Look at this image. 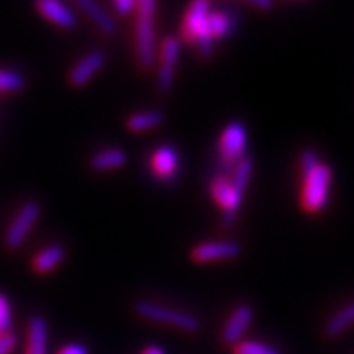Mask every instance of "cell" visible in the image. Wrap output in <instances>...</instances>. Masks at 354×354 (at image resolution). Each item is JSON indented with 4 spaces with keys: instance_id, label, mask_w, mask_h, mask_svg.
<instances>
[{
    "instance_id": "6da1fadb",
    "label": "cell",
    "mask_w": 354,
    "mask_h": 354,
    "mask_svg": "<svg viewBox=\"0 0 354 354\" xmlns=\"http://www.w3.org/2000/svg\"><path fill=\"white\" fill-rule=\"evenodd\" d=\"M156 0H140L136 4V55L143 69L154 67L156 56Z\"/></svg>"
},
{
    "instance_id": "7a4b0ae2",
    "label": "cell",
    "mask_w": 354,
    "mask_h": 354,
    "mask_svg": "<svg viewBox=\"0 0 354 354\" xmlns=\"http://www.w3.org/2000/svg\"><path fill=\"white\" fill-rule=\"evenodd\" d=\"M208 15L210 4L206 0H196L188 6L181 26L183 38L188 44H194L203 56H210L214 53V40L208 33Z\"/></svg>"
},
{
    "instance_id": "3957f363",
    "label": "cell",
    "mask_w": 354,
    "mask_h": 354,
    "mask_svg": "<svg viewBox=\"0 0 354 354\" xmlns=\"http://www.w3.org/2000/svg\"><path fill=\"white\" fill-rule=\"evenodd\" d=\"M331 168L324 163H318L309 172L304 174L302 208L308 214H318L326 208L329 188H331Z\"/></svg>"
},
{
    "instance_id": "277c9868",
    "label": "cell",
    "mask_w": 354,
    "mask_h": 354,
    "mask_svg": "<svg viewBox=\"0 0 354 354\" xmlns=\"http://www.w3.org/2000/svg\"><path fill=\"white\" fill-rule=\"evenodd\" d=\"M136 311L147 320L158 322V324H163V326L177 327V329H183V331L188 333H196L201 327L199 320L190 313L165 308V306H159V304L154 302H145L143 300V302L136 306Z\"/></svg>"
},
{
    "instance_id": "5b68a950",
    "label": "cell",
    "mask_w": 354,
    "mask_h": 354,
    "mask_svg": "<svg viewBox=\"0 0 354 354\" xmlns=\"http://www.w3.org/2000/svg\"><path fill=\"white\" fill-rule=\"evenodd\" d=\"M38 217H40V205L35 203V201H28V203L17 212L15 219L11 221V224L8 226V230H6V246L10 248V250H17V248L26 241L29 232L33 230Z\"/></svg>"
},
{
    "instance_id": "8992f818",
    "label": "cell",
    "mask_w": 354,
    "mask_h": 354,
    "mask_svg": "<svg viewBox=\"0 0 354 354\" xmlns=\"http://www.w3.org/2000/svg\"><path fill=\"white\" fill-rule=\"evenodd\" d=\"M248 145L246 127L243 123L233 122L224 127L219 140V158L223 165H233L244 158Z\"/></svg>"
},
{
    "instance_id": "52a82bcc",
    "label": "cell",
    "mask_w": 354,
    "mask_h": 354,
    "mask_svg": "<svg viewBox=\"0 0 354 354\" xmlns=\"http://www.w3.org/2000/svg\"><path fill=\"white\" fill-rule=\"evenodd\" d=\"M181 53V40L176 37H168L163 40L161 46V55H159V73L158 84L161 91L168 93L174 84V75H176V66Z\"/></svg>"
},
{
    "instance_id": "ba28073f",
    "label": "cell",
    "mask_w": 354,
    "mask_h": 354,
    "mask_svg": "<svg viewBox=\"0 0 354 354\" xmlns=\"http://www.w3.org/2000/svg\"><path fill=\"white\" fill-rule=\"evenodd\" d=\"M210 192L212 196H214V199L217 201V205L223 208L226 217H228L224 223L230 224L233 217H235V212L239 210V206L243 203V194L239 190H235L232 181L226 179V177H215L214 181H212Z\"/></svg>"
},
{
    "instance_id": "9c48e42d",
    "label": "cell",
    "mask_w": 354,
    "mask_h": 354,
    "mask_svg": "<svg viewBox=\"0 0 354 354\" xmlns=\"http://www.w3.org/2000/svg\"><path fill=\"white\" fill-rule=\"evenodd\" d=\"M107 62V56L102 51H93L85 55L69 73V84L75 87H84L94 76L98 75Z\"/></svg>"
},
{
    "instance_id": "30bf717a",
    "label": "cell",
    "mask_w": 354,
    "mask_h": 354,
    "mask_svg": "<svg viewBox=\"0 0 354 354\" xmlns=\"http://www.w3.org/2000/svg\"><path fill=\"white\" fill-rule=\"evenodd\" d=\"M241 253V246L233 241H214V243H203L192 250L194 262H214L221 259H233Z\"/></svg>"
},
{
    "instance_id": "8fae6325",
    "label": "cell",
    "mask_w": 354,
    "mask_h": 354,
    "mask_svg": "<svg viewBox=\"0 0 354 354\" xmlns=\"http://www.w3.org/2000/svg\"><path fill=\"white\" fill-rule=\"evenodd\" d=\"M253 309L250 306H239L233 309L228 322L224 324L223 329V342L228 345H237L243 342V336L246 335L248 327L252 326Z\"/></svg>"
},
{
    "instance_id": "7c38bea8",
    "label": "cell",
    "mask_w": 354,
    "mask_h": 354,
    "mask_svg": "<svg viewBox=\"0 0 354 354\" xmlns=\"http://www.w3.org/2000/svg\"><path fill=\"white\" fill-rule=\"evenodd\" d=\"M35 8L42 17H46L47 20H51L53 24L60 26V28L71 29L76 26V15L58 0H40Z\"/></svg>"
},
{
    "instance_id": "4fadbf2b",
    "label": "cell",
    "mask_w": 354,
    "mask_h": 354,
    "mask_svg": "<svg viewBox=\"0 0 354 354\" xmlns=\"http://www.w3.org/2000/svg\"><path fill=\"white\" fill-rule=\"evenodd\" d=\"M177 165H179V158H177V152L170 145L159 147L152 154V158H150V170L159 179H170V177H174Z\"/></svg>"
},
{
    "instance_id": "5bb4252c",
    "label": "cell",
    "mask_w": 354,
    "mask_h": 354,
    "mask_svg": "<svg viewBox=\"0 0 354 354\" xmlns=\"http://www.w3.org/2000/svg\"><path fill=\"white\" fill-rule=\"evenodd\" d=\"M47 324L42 317H33L28 326L26 354H47Z\"/></svg>"
},
{
    "instance_id": "9a60e30c",
    "label": "cell",
    "mask_w": 354,
    "mask_h": 354,
    "mask_svg": "<svg viewBox=\"0 0 354 354\" xmlns=\"http://www.w3.org/2000/svg\"><path fill=\"white\" fill-rule=\"evenodd\" d=\"M354 326V300L349 302L347 306L340 309V311H336L329 320H327L326 327H324V333L329 338H336V336H340L342 333H345L349 327Z\"/></svg>"
},
{
    "instance_id": "2e32d148",
    "label": "cell",
    "mask_w": 354,
    "mask_h": 354,
    "mask_svg": "<svg viewBox=\"0 0 354 354\" xmlns=\"http://www.w3.org/2000/svg\"><path fill=\"white\" fill-rule=\"evenodd\" d=\"M64 257H66V250L60 246V244H53V246H47L46 250L35 255L33 259V270L40 275L44 273H49L53 271L55 268L62 264L64 261Z\"/></svg>"
},
{
    "instance_id": "e0dca14e",
    "label": "cell",
    "mask_w": 354,
    "mask_h": 354,
    "mask_svg": "<svg viewBox=\"0 0 354 354\" xmlns=\"http://www.w3.org/2000/svg\"><path fill=\"white\" fill-rule=\"evenodd\" d=\"M127 163V154L120 149H105L100 150L98 154L91 158V168L96 172H107V170H116Z\"/></svg>"
},
{
    "instance_id": "ac0fdd59",
    "label": "cell",
    "mask_w": 354,
    "mask_h": 354,
    "mask_svg": "<svg viewBox=\"0 0 354 354\" xmlns=\"http://www.w3.org/2000/svg\"><path fill=\"white\" fill-rule=\"evenodd\" d=\"M78 6L91 17V20H93L102 31H105V33L109 35L116 33V22L111 19V15L103 10L102 6L93 2V0H80Z\"/></svg>"
},
{
    "instance_id": "d6986e66",
    "label": "cell",
    "mask_w": 354,
    "mask_h": 354,
    "mask_svg": "<svg viewBox=\"0 0 354 354\" xmlns=\"http://www.w3.org/2000/svg\"><path fill=\"white\" fill-rule=\"evenodd\" d=\"M163 123V114L159 111H145V112H136L127 120V127L132 132H143L149 129H154Z\"/></svg>"
},
{
    "instance_id": "ffe728a7",
    "label": "cell",
    "mask_w": 354,
    "mask_h": 354,
    "mask_svg": "<svg viewBox=\"0 0 354 354\" xmlns=\"http://www.w3.org/2000/svg\"><path fill=\"white\" fill-rule=\"evenodd\" d=\"M233 20L230 15L221 13V11H214L208 15V33H210L212 40L215 38H223L232 31Z\"/></svg>"
},
{
    "instance_id": "44dd1931",
    "label": "cell",
    "mask_w": 354,
    "mask_h": 354,
    "mask_svg": "<svg viewBox=\"0 0 354 354\" xmlns=\"http://www.w3.org/2000/svg\"><path fill=\"white\" fill-rule=\"evenodd\" d=\"M252 170H253V163L250 158H243L241 161H237L235 174H233V179H232V185L235 187V190L244 194V188L248 187L250 177H252Z\"/></svg>"
},
{
    "instance_id": "7402d4cb",
    "label": "cell",
    "mask_w": 354,
    "mask_h": 354,
    "mask_svg": "<svg viewBox=\"0 0 354 354\" xmlns=\"http://www.w3.org/2000/svg\"><path fill=\"white\" fill-rule=\"evenodd\" d=\"M26 80L13 69H0V93H17L24 88Z\"/></svg>"
},
{
    "instance_id": "603a6c76",
    "label": "cell",
    "mask_w": 354,
    "mask_h": 354,
    "mask_svg": "<svg viewBox=\"0 0 354 354\" xmlns=\"http://www.w3.org/2000/svg\"><path fill=\"white\" fill-rule=\"evenodd\" d=\"M233 354H280V351L275 349L273 345L262 344V342L255 340H248L233 345Z\"/></svg>"
},
{
    "instance_id": "cb8c5ba5",
    "label": "cell",
    "mask_w": 354,
    "mask_h": 354,
    "mask_svg": "<svg viewBox=\"0 0 354 354\" xmlns=\"http://www.w3.org/2000/svg\"><path fill=\"white\" fill-rule=\"evenodd\" d=\"M11 329V302L4 293H0V336L8 335Z\"/></svg>"
},
{
    "instance_id": "d4e9b609",
    "label": "cell",
    "mask_w": 354,
    "mask_h": 354,
    "mask_svg": "<svg viewBox=\"0 0 354 354\" xmlns=\"http://www.w3.org/2000/svg\"><path fill=\"white\" fill-rule=\"evenodd\" d=\"M320 163L318 161V156L315 150H304L302 156H300V168H302V172H309L311 168H315L317 165Z\"/></svg>"
},
{
    "instance_id": "484cf974",
    "label": "cell",
    "mask_w": 354,
    "mask_h": 354,
    "mask_svg": "<svg viewBox=\"0 0 354 354\" xmlns=\"http://www.w3.org/2000/svg\"><path fill=\"white\" fill-rule=\"evenodd\" d=\"M15 347H17V336L11 333L0 336V354H11Z\"/></svg>"
},
{
    "instance_id": "4316f807",
    "label": "cell",
    "mask_w": 354,
    "mask_h": 354,
    "mask_svg": "<svg viewBox=\"0 0 354 354\" xmlns=\"http://www.w3.org/2000/svg\"><path fill=\"white\" fill-rule=\"evenodd\" d=\"M136 4H138L136 0H116L114 2V10L125 17V15H131L136 10Z\"/></svg>"
},
{
    "instance_id": "83f0119b",
    "label": "cell",
    "mask_w": 354,
    "mask_h": 354,
    "mask_svg": "<svg viewBox=\"0 0 354 354\" xmlns=\"http://www.w3.org/2000/svg\"><path fill=\"white\" fill-rule=\"evenodd\" d=\"M58 354H88V349L84 344H69L64 345Z\"/></svg>"
},
{
    "instance_id": "f1b7e54d",
    "label": "cell",
    "mask_w": 354,
    "mask_h": 354,
    "mask_svg": "<svg viewBox=\"0 0 354 354\" xmlns=\"http://www.w3.org/2000/svg\"><path fill=\"white\" fill-rule=\"evenodd\" d=\"M141 354H165V351L159 345H147Z\"/></svg>"
},
{
    "instance_id": "f546056e",
    "label": "cell",
    "mask_w": 354,
    "mask_h": 354,
    "mask_svg": "<svg viewBox=\"0 0 354 354\" xmlns=\"http://www.w3.org/2000/svg\"><path fill=\"white\" fill-rule=\"evenodd\" d=\"M252 4L261 8V10H268V8H271V0H253Z\"/></svg>"
}]
</instances>
